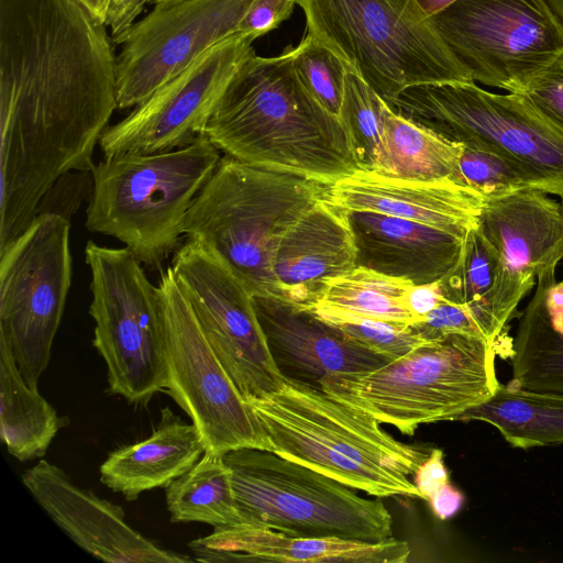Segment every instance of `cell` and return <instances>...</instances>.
<instances>
[{
  "mask_svg": "<svg viewBox=\"0 0 563 563\" xmlns=\"http://www.w3.org/2000/svg\"><path fill=\"white\" fill-rule=\"evenodd\" d=\"M117 108L107 26L80 0H0L3 232H22L65 175L92 172Z\"/></svg>",
  "mask_w": 563,
  "mask_h": 563,
  "instance_id": "obj_1",
  "label": "cell"
},
{
  "mask_svg": "<svg viewBox=\"0 0 563 563\" xmlns=\"http://www.w3.org/2000/svg\"><path fill=\"white\" fill-rule=\"evenodd\" d=\"M224 155L323 185L358 169L351 136L299 81L292 49L253 53L233 74L205 130Z\"/></svg>",
  "mask_w": 563,
  "mask_h": 563,
  "instance_id": "obj_2",
  "label": "cell"
},
{
  "mask_svg": "<svg viewBox=\"0 0 563 563\" xmlns=\"http://www.w3.org/2000/svg\"><path fill=\"white\" fill-rule=\"evenodd\" d=\"M245 400L278 456L377 498H421L408 476L427 453L396 440L372 416L289 378Z\"/></svg>",
  "mask_w": 563,
  "mask_h": 563,
  "instance_id": "obj_3",
  "label": "cell"
},
{
  "mask_svg": "<svg viewBox=\"0 0 563 563\" xmlns=\"http://www.w3.org/2000/svg\"><path fill=\"white\" fill-rule=\"evenodd\" d=\"M325 186L224 155L191 205L184 234L222 262L253 297L278 298L275 250Z\"/></svg>",
  "mask_w": 563,
  "mask_h": 563,
  "instance_id": "obj_4",
  "label": "cell"
},
{
  "mask_svg": "<svg viewBox=\"0 0 563 563\" xmlns=\"http://www.w3.org/2000/svg\"><path fill=\"white\" fill-rule=\"evenodd\" d=\"M221 157L206 135L169 152L103 157L91 172L86 228L161 269L179 249L187 213Z\"/></svg>",
  "mask_w": 563,
  "mask_h": 563,
  "instance_id": "obj_5",
  "label": "cell"
},
{
  "mask_svg": "<svg viewBox=\"0 0 563 563\" xmlns=\"http://www.w3.org/2000/svg\"><path fill=\"white\" fill-rule=\"evenodd\" d=\"M495 355L494 344L484 339L450 334L426 341L376 369L329 376L320 388L413 435L421 424L455 421L492 398L500 386Z\"/></svg>",
  "mask_w": 563,
  "mask_h": 563,
  "instance_id": "obj_6",
  "label": "cell"
},
{
  "mask_svg": "<svg viewBox=\"0 0 563 563\" xmlns=\"http://www.w3.org/2000/svg\"><path fill=\"white\" fill-rule=\"evenodd\" d=\"M313 35L390 103L407 87L473 81L415 0H297Z\"/></svg>",
  "mask_w": 563,
  "mask_h": 563,
  "instance_id": "obj_7",
  "label": "cell"
},
{
  "mask_svg": "<svg viewBox=\"0 0 563 563\" xmlns=\"http://www.w3.org/2000/svg\"><path fill=\"white\" fill-rule=\"evenodd\" d=\"M223 457L244 523L295 537L368 542L391 538V516L380 499L364 498L271 451L244 448Z\"/></svg>",
  "mask_w": 563,
  "mask_h": 563,
  "instance_id": "obj_8",
  "label": "cell"
},
{
  "mask_svg": "<svg viewBox=\"0 0 563 563\" xmlns=\"http://www.w3.org/2000/svg\"><path fill=\"white\" fill-rule=\"evenodd\" d=\"M388 106L461 144L498 154L536 190L563 195V133L519 93L490 92L474 81H441L405 88Z\"/></svg>",
  "mask_w": 563,
  "mask_h": 563,
  "instance_id": "obj_9",
  "label": "cell"
},
{
  "mask_svg": "<svg viewBox=\"0 0 563 563\" xmlns=\"http://www.w3.org/2000/svg\"><path fill=\"white\" fill-rule=\"evenodd\" d=\"M85 260L91 277L92 345L107 365L108 391L146 405L167 386L159 287L125 246L90 240Z\"/></svg>",
  "mask_w": 563,
  "mask_h": 563,
  "instance_id": "obj_10",
  "label": "cell"
},
{
  "mask_svg": "<svg viewBox=\"0 0 563 563\" xmlns=\"http://www.w3.org/2000/svg\"><path fill=\"white\" fill-rule=\"evenodd\" d=\"M69 219L42 212L0 250V338L31 387L51 360L71 285Z\"/></svg>",
  "mask_w": 563,
  "mask_h": 563,
  "instance_id": "obj_11",
  "label": "cell"
},
{
  "mask_svg": "<svg viewBox=\"0 0 563 563\" xmlns=\"http://www.w3.org/2000/svg\"><path fill=\"white\" fill-rule=\"evenodd\" d=\"M428 20L474 82L512 93L563 53L548 0H456Z\"/></svg>",
  "mask_w": 563,
  "mask_h": 563,
  "instance_id": "obj_12",
  "label": "cell"
},
{
  "mask_svg": "<svg viewBox=\"0 0 563 563\" xmlns=\"http://www.w3.org/2000/svg\"><path fill=\"white\" fill-rule=\"evenodd\" d=\"M158 287L165 391L197 427L206 452L224 455L244 448L272 452L261 423L208 343L170 266L162 272Z\"/></svg>",
  "mask_w": 563,
  "mask_h": 563,
  "instance_id": "obj_13",
  "label": "cell"
},
{
  "mask_svg": "<svg viewBox=\"0 0 563 563\" xmlns=\"http://www.w3.org/2000/svg\"><path fill=\"white\" fill-rule=\"evenodd\" d=\"M170 267L214 354L244 397L276 390L284 377L258 321L252 294L199 243L188 240Z\"/></svg>",
  "mask_w": 563,
  "mask_h": 563,
  "instance_id": "obj_14",
  "label": "cell"
},
{
  "mask_svg": "<svg viewBox=\"0 0 563 563\" xmlns=\"http://www.w3.org/2000/svg\"><path fill=\"white\" fill-rule=\"evenodd\" d=\"M253 0H178L154 4L120 37L117 103L136 107L208 49L239 33Z\"/></svg>",
  "mask_w": 563,
  "mask_h": 563,
  "instance_id": "obj_15",
  "label": "cell"
},
{
  "mask_svg": "<svg viewBox=\"0 0 563 563\" xmlns=\"http://www.w3.org/2000/svg\"><path fill=\"white\" fill-rule=\"evenodd\" d=\"M254 40L242 33L225 38L108 126L98 143L103 156L169 152L195 143L233 74L254 53Z\"/></svg>",
  "mask_w": 563,
  "mask_h": 563,
  "instance_id": "obj_16",
  "label": "cell"
},
{
  "mask_svg": "<svg viewBox=\"0 0 563 563\" xmlns=\"http://www.w3.org/2000/svg\"><path fill=\"white\" fill-rule=\"evenodd\" d=\"M476 228L497 261L494 302L504 324L536 284L563 258L561 202L536 189L485 200Z\"/></svg>",
  "mask_w": 563,
  "mask_h": 563,
  "instance_id": "obj_17",
  "label": "cell"
},
{
  "mask_svg": "<svg viewBox=\"0 0 563 563\" xmlns=\"http://www.w3.org/2000/svg\"><path fill=\"white\" fill-rule=\"evenodd\" d=\"M53 521L79 548L111 563H188L191 558L159 548L125 520L119 505L76 485L55 464L41 459L21 476Z\"/></svg>",
  "mask_w": 563,
  "mask_h": 563,
  "instance_id": "obj_18",
  "label": "cell"
},
{
  "mask_svg": "<svg viewBox=\"0 0 563 563\" xmlns=\"http://www.w3.org/2000/svg\"><path fill=\"white\" fill-rule=\"evenodd\" d=\"M322 198L347 211H372L465 236L477 223L485 198L451 179L416 180L371 169L327 185Z\"/></svg>",
  "mask_w": 563,
  "mask_h": 563,
  "instance_id": "obj_19",
  "label": "cell"
},
{
  "mask_svg": "<svg viewBox=\"0 0 563 563\" xmlns=\"http://www.w3.org/2000/svg\"><path fill=\"white\" fill-rule=\"evenodd\" d=\"M272 357L284 378L320 388L334 375L376 369L389 358L346 340L309 310L276 297H253Z\"/></svg>",
  "mask_w": 563,
  "mask_h": 563,
  "instance_id": "obj_20",
  "label": "cell"
},
{
  "mask_svg": "<svg viewBox=\"0 0 563 563\" xmlns=\"http://www.w3.org/2000/svg\"><path fill=\"white\" fill-rule=\"evenodd\" d=\"M357 266V251L347 211L323 198L280 238L272 271L278 298L309 306L325 280Z\"/></svg>",
  "mask_w": 563,
  "mask_h": 563,
  "instance_id": "obj_21",
  "label": "cell"
},
{
  "mask_svg": "<svg viewBox=\"0 0 563 563\" xmlns=\"http://www.w3.org/2000/svg\"><path fill=\"white\" fill-rule=\"evenodd\" d=\"M198 562L404 563L410 549L394 538L379 542L295 537L247 523L214 527L188 543Z\"/></svg>",
  "mask_w": 563,
  "mask_h": 563,
  "instance_id": "obj_22",
  "label": "cell"
},
{
  "mask_svg": "<svg viewBox=\"0 0 563 563\" xmlns=\"http://www.w3.org/2000/svg\"><path fill=\"white\" fill-rule=\"evenodd\" d=\"M347 216L357 266L415 285L435 283L449 274L466 236L378 212L347 211Z\"/></svg>",
  "mask_w": 563,
  "mask_h": 563,
  "instance_id": "obj_23",
  "label": "cell"
},
{
  "mask_svg": "<svg viewBox=\"0 0 563 563\" xmlns=\"http://www.w3.org/2000/svg\"><path fill=\"white\" fill-rule=\"evenodd\" d=\"M205 452L197 427L164 407L148 438L108 455L99 468L100 482L133 501L146 490L168 486L189 471Z\"/></svg>",
  "mask_w": 563,
  "mask_h": 563,
  "instance_id": "obj_24",
  "label": "cell"
},
{
  "mask_svg": "<svg viewBox=\"0 0 563 563\" xmlns=\"http://www.w3.org/2000/svg\"><path fill=\"white\" fill-rule=\"evenodd\" d=\"M555 271L537 276L536 291L520 314L510 386L563 394V280H556Z\"/></svg>",
  "mask_w": 563,
  "mask_h": 563,
  "instance_id": "obj_25",
  "label": "cell"
},
{
  "mask_svg": "<svg viewBox=\"0 0 563 563\" xmlns=\"http://www.w3.org/2000/svg\"><path fill=\"white\" fill-rule=\"evenodd\" d=\"M68 423L22 376L9 343L0 338V438L20 462L43 457Z\"/></svg>",
  "mask_w": 563,
  "mask_h": 563,
  "instance_id": "obj_26",
  "label": "cell"
},
{
  "mask_svg": "<svg viewBox=\"0 0 563 563\" xmlns=\"http://www.w3.org/2000/svg\"><path fill=\"white\" fill-rule=\"evenodd\" d=\"M456 420L486 422L517 449L562 445L563 394L500 384L492 398L468 409Z\"/></svg>",
  "mask_w": 563,
  "mask_h": 563,
  "instance_id": "obj_27",
  "label": "cell"
},
{
  "mask_svg": "<svg viewBox=\"0 0 563 563\" xmlns=\"http://www.w3.org/2000/svg\"><path fill=\"white\" fill-rule=\"evenodd\" d=\"M461 152V143L412 121L387 104L374 170L404 179H451L457 183Z\"/></svg>",
  "mask_w": 563,
  "mask_h": 563,
  "instance_id": "obj_28",
  "label": "cell"
},
{
  "mask_svg": "<svg viewBox=\"0 0 563 563\" xmlns=\"http://www.w3.org/2000/svg\"><path fill=\"white\" fill-rule=\"evenodd\" d=\"M165 498L174 523H244L223 455L205 452L189 471L165 487Z\"/></svg>",
  "mask_w": 563,
  "mask_h": 563,
  "instance_id": "obj_29",
  "label": "cell"
},
{
  "mask_svg": "<svg viewBox=\"0 0 563 563\" xmlns=\"http://www.w3.org/2000/svg\"><path fill=\"white\" fill-rule=\"evenodd\" d=\"M411 285L405 279L356 266L349 273L325 280L314 300L305 308H327L413 324L418 319L404 302L405 294Z\"/></svg>",
  "mask_w": 563,
  "mask_h": 563,
  "instance_id": "obj_30",
  "label": "cell"
},
{
  "mask_svg": "<svg viewBox=\"0 0 563 563\" xmlns=\"http://www.w3.org/2000/svg\"><path fill=\"white\" fill-rule=\"evenodd\" d=\"M496 269V256L475 225L464 239L456 265L439 280L443 298L468 307L493 344L506 325L499 319L494 302Z\"/></svg>",
  "mask_w": 563,
  "mask_h": 563,
  "instance_id": "obj_31",
  "label": "cell"
},
{
  "mask_svg": "<svg viewBox=\"0 0 563 563\" xmlns=\"http://www.w3.org/2000/svg\"><path fill=\"white\" fill-rule=\"evenodd\" d=\"M386 107V101L367 82L347 70L340 119L353 142L358 169L375 168Z\"/></svg>",
  "mask_w": 563,
  "mask_h": 563,
  "instance_id": "obj_32",
  "label": "cell"
},
{
  "mask_svg": "<svg viewBox=\"0 0 563 563\" xmlns=\"http://www.w3.org/2000/svg\"><path fill=\"white\" fill-rule=\"evenodd\" d=\"M346 340L383 355L399 358L426 342L411 324L390 322L327 308H305Z\"/></svg>",
  "mask_w": 563,
  "mask_h": 563,
  "instance_id": "obj_33",
  "label": "cell"
},
{
  "mask_svg": "<svg viewBox=\"0 0 563 563\" xmlns=\"http://www.w3.org/2000/svg\"><path fill=\"white\" fill-rule=\"evenodd\" d=\"M294 70L305 89L330 113L340 118L345 76L344 60L320 40L307 33L292 48Z\"/></svg>",
  "mask_w": 563,
  "mask_h": 563,
  "instance_id": "obj_34",
  "label": "cell"
},
{
  "mask_svg": "<svg viewBox=\"0 0 563 563\" xmlns=\"http://www.w3.org/2000/svg\"><path fill=\"white\" fill-rule=\"evenodd\" d=\"M457 183L485 200L533 189L529 179L511 163L488 150L462 144Z\"/></svg>",
  "mask_w": 563,
  "mask_h": 563,
  "instance_id": "obj_35",
  "label": "cell"
},
{
  "mask_svg": "<svg viewBox=\"0 0 563 563\" xmlns=\"http://www.w3.org/2000/svg\"><path fill=\"white\" fill-rule=\"evenodd\" d=\"M519 95L563 133V53L534 76Z\"/></svg>",
  "mask_w": 563,
  "mask_h": 563,
  "instance_id": "obj_36",
  "label": "cell"
},
{
  "mask_svg": "<svg viewBox=\"0 0 563 563\" xmlns=\"http://www.w3.org/2000/svg\"><path fill=\"white\" fill-rule=\"evenodd\" d=\"M411 325L424 341L437 340L450 334H465L484 339L490 343L485 328L468 307L446 300L423 317L421 321Z\"/></svg>",
  "mask_w": 563,
  "mask_h": 563,
  "instance_id": "obj_37",
  "label": "cell"
},
{
  "mask_svg": "<svg viewBox=\"0 0 563 563\" xmlns=\"http://www.w3.org/2000/svg\"><path fill=\"white\" fill-rule=\"evenodd\" d=\"M297 0H253L239 25V33L255 40L288 19Z\"/></svg>",
  "mask_w": 563,
  "mask_h": 563,
  "instance_id": "obj_38",
  "label": "cell"
},
{
  "mask_svg": "<svg viewBox=\"0 0 563 563\" xmlns=\"http://www.w3.org/2000/svg\"><path fill=\"white\" fill-rule=\"evenodd\" d=\"M415 474V485L422 499L429 498L449 483V473L443 462V451L432 449L419 464Z\"/></svg>",
  "mask_w": 563,
  "mask_h": 563,
  "instance_id": "obj_39",
  "label": "cell"
},
{
  "mask_svg": "<svg viewBox=\"0 0 563 563\" xmlns=\"http://www.w3.org/2000/svg\"><path fill=\"white\" fill-rule=\"evenodd\" d=\"M444 300L439 282L422 285L412 284L404 297L406 308L418 319V322Z\"/></svg>",
  "mask_w": 563,
  "mask_h": 563,
  "instance_id": "obj_40",
  "label": "cell"
},
{
  "mask_svg": "<svg viewBox=\"0 0 563 563\" xmlns=\"http://www.w3.org/2000/svg\"><path fill=\"white\" fill-rule=\"evenodd\" d=\"M147 0H110L106 24L111 34L124 33L143 11Z\"/></svg>",
  "mask_w": 563,
  "mask_h": 563,
  "instance_id": "obj_41",
  "label": "cell"
},
{
  "mask_svg": "<svg viewBox=\"0 0 563 563\" xmlns=\"http://www.w3.org/2000/svg\"><path fill=\"white\" fill-rule=\"evenodd\" d=\"M464 497L460 490L450 483L442 486L430 498L429 503L433 514L441 520L453 517L461 508Z\"/></svg>",
  "mask_w": 563,
  "mask_h": 563,
  "instance_id": "obj_42",
  "label": "cell"
},
{
  "mask_svg": "<svg viewBox=\"0 0 563 563\" xmlns=\"http://www.w3.org/2000/svg\"><path fill=\"white\" fill-rule=\"evenodd\" d=\"M455 1L456 0H415L426 18H430Z\"/></svg>",
  "mask_w": 563,
  "mask_h": 563,
  "instance_id": "obj_43",
  "label": "cell"
},
{
  "mask_svg": "<svg viewBox=\"0 0 563 563\" xmlns=\"http://www.w3.org/2000/svg\"><path fill=\"white\" fill-rule=\"evenodd\" d=\"M80 2L97 20L106 24L110 0H80Z\"/></svg>",
  "mask_w": 563,
  "mask_h": 563,
  "instance_id": "obj_44",
  "label": "cell"
},
{
  "mask_svg": "<svg viewBox=\"0 0 563 563\" xmlns=\"http://www.w3.org/2000/svg\"><path fill=\"white\" fill-rule=\"evenodd\" d=\"M555 13L563 22V0H548Z\"/></svg>",
  "mask_w": 563,
  "mask_h": 563,
  "instance_id": "obj_45",
  "label": "cell"
},
{
  "mask_svg": "<svg viewBox=\"0 0 563 563\" xmlns=\"http://www.w3.org/2000/svg\"><path fill=\"white\" fill-rule=\"evenodd\" d=\"M173 1H178V0H147V3L157 4V3L173 2Z\"/></svg>",
  "mask_w": 563,
  "mask_h": 563,
  "instance_id": "obj_46",
  "label": "cell"
},
{
  "mask_svg": "<svg viewBox=\"0 0 563 563\" xmlns=\"http://www.w3.org/2000/svg\"><path fill=\"white\" fill-rule=\"evenodd\" d=\"M561 198V206H562V209H563V195L560 197ZM563 280V279H562Z\"/></svg>",
  "mask_w": 563,
  "mask_h": 563,
  "instance_id": "obj_47",
  "label": "cell"
}]
</instances>
